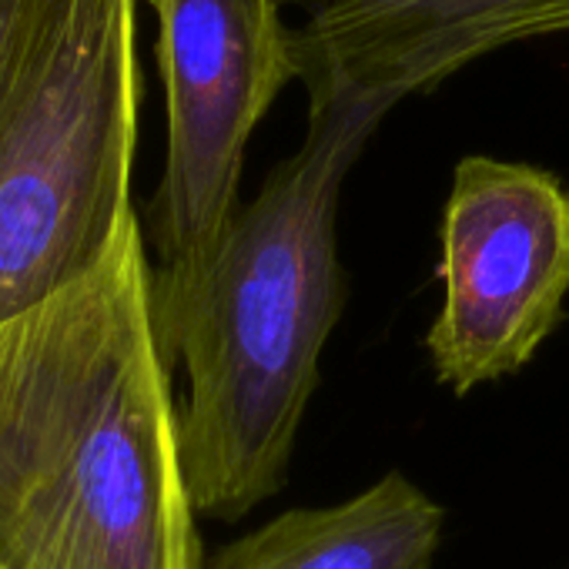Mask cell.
Wrapping results in <instances>:
<instances>
[{
  "label": "cell",
  "instance_id": "5b68a950",
  "mask_svg": "<svg viewBox=\"0 0 569 569\" xmlns=\"http://www.w3.org/2000/svg\"><path fill=\"white\" fill-rule=\"evenodd\" d=\"M442 309L426 336L456 396L519 372L559 329L569 296V188L559 174L469 154L442 211Z\"/></svg>",
  "mask_w": 569,
  "mask_h": 569
},
{
  "label": "cell",
  "instance_id": "7a4b0ae2",
  "mask_svg": "<svg viewBox=\"0 0 569 569\" xmlns=\"http://www.w3.org/2000/svg\"><path fill=\"white\" fill-rule=\"evenodd\" d=\"M389 111L309 108V134L241 204L204 268L154 296L164 356L184 369L181 459L198 516L234 522L289 476L319 359L346 309L342 181Z\"/></svg>",
  "mask_w": 569,
  "mask_h": 569
},
{
  "label": "cell",
  "instance_id": "8992f818",
  "mask_svg": "<svg viewBox=\"0 0 569 569\" xmlns=\"http://www.w3.org/2000/svg\"><path fill=\"white\" fill-rule=\"evenodd\" d=\"M309 21L296 28L309 108L379 104L426 94L466 64L569 31V0H281Z\"/></svg>",
  "mask_w": 569,
  "mask_h": 569
},
{
  "label": "cell",
  "instance_id": "ba28073f",
  "mask_svg": "<svg viewBox=\"0 0 569 569\" xmlns=\"http://www.w3.org/2000/svg\"><path fill=\"white\" fill-rule=\"evenodd\" d=\"M34 8L38 0H0V91L8 84L11 64L21 51Z\"/></svg>",
  "mask_w": 569,
  "mask_h": 569
},
{
  "label": "cell",
  "instance_id": "3957f363",
  "mask_svg": "<svg viewBox=\"0 0 569 569\" xmlns=\"http://www.w3.org/2000/svg\"><path fill=\"white\" fill-rule=\"evenodd\" d=\"M138 0H38L0 91V322L81 281L138 211Z\"/></svg>",
  "mask_w": 569,
  "mask_h": 569
},
{
  "label": "cell",
  "instance_id": "52a82bcc",
  "mask_svg": "<svg viewBox=\"0 0 569 569\" xmlns=\"http://www.w3.org/2000/svg\"><path fill=\"white\" fill-rule=\"evenodd\" d=\"M442 506L409 476L322 509H289L218 549L208 569H432Z\"/></svg>",
  "mask_w": 569,
  "mask_h": 569
},
{
  "label": "cell",
  "instance_id": "6da1fadb",
  "mask_svg": "<svg viewBox=\"0 0 569 569\" xmlns=\"http://www.w3.org/2000/svg\"><path fill=\"white\" fill-rule=\"evenodd\" d=\"M138 211L0 322V569H204Z\"/></svg>",
  "mask_w": 569,
  "mask_h": 569
},
{
  "label": "cell",
  "instance_id": "277c9868",
  "mask_svg": "<svg viewBox=\"0 0 569 569\" xmlns=\"http://www.w3.org/2000/svg\"><path fill=\"white\" fill-rule=\"evenodd\" d=\"M168 104L164 174L148 208L154 296L188 284L214 254L238 201L244 148L299 78L281 0H148Z\"/></svg>",
  "mask_w": 569,
  "mask_h": 569
}]
</instances>
